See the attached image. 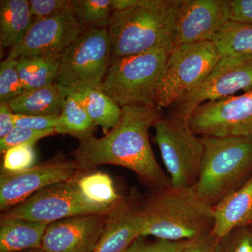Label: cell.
<instances>
[{
    "instance_id": "cell-1",
    "label": "cell",
    "mask_w": 252,
    "mask_h": 252,
    "mask_svg": "<svg viewBox=\"0 0 252 252\" xmlns=\"http://www.w3.org/2000/svg\"><path fill=\"white\" fill-rule=\"evenodd\" d=\"M158 108L137 104L122 107L117 125L103 137L91 136L79 140L73 152L74 161L81 170L102 165L126 167L155 189L171 185L149 142V129L160 118Z\"/></svg>"
},
{
    "instance_id": "cell-2",
    "label": "cell",
    "mask_w": 252,
    "mask_h": 252,
    "mask_svg": "<svg viewBox=\"0 0 252 252\" xmlns=\"http://www.w3.org/2000/svg\"><path fill=\"white\" fill-rule=\"evenodd\" d=\"M180 0H137L128 9L114 11L108 31L112 61L152 50L172 51Z\"/></svg>"
},
{
    "instance_id": "cell-3",
    "label": "cell",
    "mask_w": 252,
    "mask_h": 252,
    "mask_svg": "<svg viewBox=\"0 0 252 252\" xmlns=\"http://www.w3.org/2000/svg\"><path fill=\"white\" fill-rule=\"evenodd\" d=\"M141 206L146 218L141 237L176 243L213 230V207L199 198L193 187L156 189Z\"/></svg>"
},
{
    "instance_id": "cell-4",
    "label": "cell",
    "mask_w": 252,
    "mask_h": 252,
    "mask_svg": "<svg viewBox=\"0 0 252 252\" xmlns=\"http://www.w3.org/2000/svg\"><path fill=\"white\" fill-rule=\"evenodd\" d=\"M204 154L193 188L214 207L252 176V138L201 137Z\"/></svg>"
},
{
    "instance_id": "cell-5",
    "label": "cell",
    "mask_w": 252,
    "mask_h": 252,
    "mask_svg": "<svg viewBox=\"0 0 252 252\" xmlns=\"http://www.w3.org/2000/svg\"><path fill=\"white\" fill-rule=\"evenodd\" d=\"M170 53L155 49L113 60L99 89L121 107L156 106V90Z\"/></svg>"
},
{
    "instance_id": "cell-6",
    "label": "cell",
    "mask_w": 252,
    "mask_h": 252,
    "mask_svg": "<svg viewBox=\"0 0 252 252\" xmlns=\"http://www.w3.org/2000/svg\"><path fill=\"white\" fill-rule=\"evenodd\" d=\"M111 63L107 28L88 30L61 55L56 84L66 97L86 89H99Z\"/></svg>"
},
{
    "instance_id": "cell-7",
    "label": "cell",
    "mask_w": 252,
    "mask_h": 252,
    "mask_svg": "<svg viewBox=\"0 0 252 252\" xmlns=\"http://www.w3.org/2000/svg\"><path fill=\"white\" fill-rule=\"evenodd\" d=\"M220 56L213 41L183 44L175 48L167 60L156 90L158 108L172 107L210 74Z\"/></svg>"
},
{
    "instance_id": "cell-8",
    "label": "cell",
    "mask_w": 252,
    "mask_h": 252,
    "mask_svg": "<svg viewBox=\"0 0 252 252\" xmlns=\"http://www.w3.org/2000/svg\"><path fill=\"white\" fill-rule=\"evenodd\" d=\"M154 140L175 187H193L201 167L204 145L188 123L172 117L160 118L154 125Z\"/></svg>"
},
{
    "instance_id": "cell-9",
    "label": "cell",
    "mask_w": 252,
    "mask_h": 252,
    "mask_svg": "<svg viewBox=\"0 0 252 252\" xmlns=\"http://www.w3.org/2000/svg\"><path fill=\"white\" fill-rule=\"evenodd\" d=\"M77 178L36 192L23 203L4 212L2 217L51 223L81 215L108 214L115 208L89 200L79 189Z\"/></svg>"
},
{
    "instance_id": "cell-10",
    "label": "cell",
    "mask_w": 252,
    "mask_h": 252,
    "mask_svg": "<svg viewBox=\"0 0 252 252\" xmlns=\"http://www.w3.org/2000/svg\"><path fill=\"white\" fill-rule=\"evenodd\" d=\"M252 89V56H222L210 74L172 107V117L188 123L200 104Z\"/></svg>"
},
{
    "instance_id": "cell-11",
    "label": "cell",
    "mask_w": 252,
    "mask_h": 252,
    "mask_svg": "<svg viewBox=\"0 0 252 252\" xmlns=\"http://www.w3.org/2000/svg\"><path fill=\"white\" fill-rule=\"evenodd\" d=\"M188 124L200 137L252 138V89L240 95L200 104Z\"/></svg>"
},
{
    "instance_id": "cell-12",
    "label": "cell",
    "mask_w": 252,
    "mask_h": 252,
    "mask_svg": "<svg viewBox=\"0 0 252 252\" xmlns=\"http://www.w3.org/2000/svg\"><path fill=\"white\" fill-rule=\"evenodd\" d=\"M84 31L74 12L34 19L22 40L11 48L8 59L61 56Z\"/></svg>"
},
{
    "instance_id": "cell-13",
    "label": "cell",
    "mask_w": 252,
    "mask_h": 252,
    "mask_svg": "<svg viewBox=\"0 0 252 252\" xmlns=\"http://www.w3.org/2000/svg\"><path fill=\"white\" fill-rule=\"evenodd\" d=\"M80 170L74 160H57L14 173L2 171L0 208L7 211L46 187L74 180Z\"/></svg>"
},
{
    "instance_id": "cell-14",
    "label": "cell",
    "mask_w": 252,
    "mask_h": 252,
    "mask_svg": "<svg viewBox=\"0 0 252 252\" xmlns=\"http://www.w3.org/2000/svg\"><path fill=\"white\" fill-rule=\"evenodd\" d=\"M230 21L228 0H180L174 49L200 41H213Z\"/></svg>"
},
{
    "instance_id": "cell-15",
    "label": "cell",
    "mask_w": 252,
    "mask_h": 252,
    "mask_svg": "<svg viewBox=\"0 0 252 252\" xmlns=\"http://www.w3.org/2000/svg\"><path fill=\"white\" fill-rule=\"evenodd\" d=\"M108 214L81 215L49 223L41 249L44 252H92Z\"/></svg>"
},
{
    "instance_id": "cell-16",
    "label": "cell",
    "mask_w": 252,
    "mask_h": 252,
    "mask_svg": "<svg viewBox=\"0 0 252 252\" xmlns=\"http://www.w3.org/2000/svg\"><path fill=\"white\" fill-rule=\"evenodd\" d=\"M146 218L141 205L124 200L109 212L92 252H127L142 236Z\"/></svg>"
},
{
    "instance_id": "cell-17",
    "label": "cell",
    "mask_w": 252,
    "mask_h": 252,
    "mask_svg": "<svg viewBox=\"0 0 252 252\" xmlns=\"http://www.w3.org/2000/svg\"><path fill=\"white\" fill-rule=\"evenodd\" d=\"M212 233L221 239L230 230L252 223V176L243 186L213 207Z\"/></svg>"
},
{
    "instance_id": "cell-18",
    "label": "cell",
    "mask_w": 252,
    "mask_h": 252,
    "mask_svg": "<svg viewBox=\"0 0 252 252\" xmlns=\"http://www.w3.org/2000/svg\"><path fill=\"white\" fill-rule=\"evenodd\" d=\"M49 223L1 217L0 252H17L41 249Z\"/></svg>"
},
{
    "instance_id": "cell-19",
    "label": "cell",
    "mask_w": 252,
    "mask_h": 252,
    "mask_svg": "<svg viewBox=\"0 0 252 252\" xmlns=\"http://www.w3.org/2000/svg\"><path fill=\"white\" fill-rule=\"evenodd\" d=\"M66 97L56 82L39 89L25 91L8 104L14 114L60 116Z\"/></svg>"
},
{
    "instance_id": "cell-20",
    "label": "cell",
    "mask_w": 252,
    "mask_h": 252,
    "mask_svg": "<svg viewBox=\"0 0 252 252\" xmlns=\"http://www.w3.org/2000/svg\"><path fill=\"white\" fill-rule=\"evenodd\" d=\"M29 1H0V45L13 48L22 40L32 23Z\"/></svg>"
},
{
    "instance_id": "cell-21",
    "label": "cell",
    "mask_w": 252,
    "mask_h": 252,
    "mask_svg": "<svg viewBox=\"0 0 252 252\" xmlns=\"http://www.w3.org/2000/svg\"><path fill=\"white\" fill-rule=\"evenodd\" d=\"M61 56L23 57L16 60L25 90L39 89L56 83Z\"/></svg>"
},
{
    "instance_id": "cell-22",
    "label": "cell",
    "mask_w": 252,
    "mask_h": 252,
    "mask_svg": "<svg viewBox=\"0 0 252 252\" xmlns=\"http://www.w3.org/2000/svg\"><path fill=\"white\" fill-rule=\"evenodd\" d=\"M74 94L85 107L91 120L96 126H101L105 134L117 125L122 116V107L100 89H86Z\"/></svg>"
},
{
    "instance_id": "cell-23",
    "label": "cell",
    "mask_w": 252,
    "mask_h": 252,
    "mask_svg": "<svg viewBox=\"0 0 252 252\" xmlns=\"http://www.w3.org/2000/svg\"><path fill=\"white\" fill-rule=\"evenodd\" d=\"M95 127L77 94L67 95L55 129L56 133L72 135L81 140L93 136Z\"/></svg>"
},
{
    "instance_id": "cell-24",
    "label": "cell",
    "mask_w": 252,
    "mask_h": 252,
    "mask_svg": "<svg viewBox=\"0 0 252 252\" xmlns=\"http://www.w3.org/2000/svg\"><path fill=\"white\" fill-rule=\"evenodd\" d=\"M213 43L221 56H252V25L230 21Z\"/></svg>"
},
{
    "instance_id": "cell-25",
    "label": "cell",
    "mask_w": 252,
    "mask_h": 252,
    "mask_svg": "<svg viewBox=\"0 0 252 252\" xmlns=\"http://www.w3.org/2000/svg\"><path fill=\"white\" fill-rule=\"evenodd\" d=\"M77 182L82 193L94 203L114 208L124 200L107 173L97 172L81 175L77 177Z\"/></svg>"
},
{
    "instance_id": "cell-26",
    "label": "cell",
    "mask_w": 252,
    "mask_h": 252,
    "mask_svg": "<svg viewBox=\"0 0 252 252\" xmlns=\"http://www.w3.org/2000/svg\"><path fill=\"white\" fill-rule=\"evenodd\" d=\"M112 0H74V12L84 31L108 27Z\"/></svg>"
},
{
    "instance_id": "cell-27",
    "label": "cell",
    "mask_w": 252,
    "mask_h": 252,
    "mask_svg": "<svg viewBox=\"0 0 252 252\" xmlns=\"http://www.w3.org/2000/svg\"><path fill=\"white\" fill-rule=\"evenodd\" d=\"M25 91L18 74L17 61L6 58L0 64V103H9Z\"/></svg>"
},
{
    "instance_id": "cell-28",
    "label": "cell",
    "mask_w": 252,
    "mask_h": 252,
    "mask_svg": "<svg viewBox=\"0 0 252 252\" xmlns=\"http://www.w3.org/2000/svg\"><path fill=\"white\" fill-rule=\"evenodd\" d=\"M36 162L34 144H24L13 147L4 154L3 171L14 173L34 166Z\"/></svg>"
},
{
    "instance_id": "cell-29",
    "label": "cell",
    "mask_w": 252,
    "mask_h": 252,
    "mask_svg": "<svg viewBox=\"0 0 252 252\" xmlns=\"http://www.w3.org/2000/svg\"><path fill=\"white\" fill-rule=\"evenodd\" d=\"M55 134V130L37 131L15 127L9 135L0 139V152L4 154L9 149L17 146L34 144L41 139Z\"/></svg>"
},
{
    "instance_id": "cell-30",
    "label": "cell",
    "mask_w": 252,
    "mask_h": 252,
    "mask_svg": "<svg viewBox=\"0 0 252 252\" xmlns=\"http://www.w3.org/2000/svg\"><path fill=\"white\" fill-rule=\"evenodd\" d=\"M222 252H252V225L237 227L221 238Z\"/></svg>"
},
{
    "instance_id": "cell-31",
    "label": "cell",
    "mask_w": 252,
    "mask_h": 252,
    "mask_svg": "<svg viewBox=\"0 0 252 252\" xmlns=\"http://www.w3.org/2000/svg\"><path fill=\"white\" fill-rule=\"evenodd\" d=\"M29 2L33 20L74 12V1L70 0H31Z\"/></svg>"
},
{
    "instance_id": "cell-32",
    "label": "cell",
    "mask_w": 252,
    "mask_h": 252,
    "mask_svg": "<svg viewBox=\"0 0 252 252\" xmlns=\"http://www.w3.org/2000/svg\"><path fill=\"white\" fill-rule=\"evenodd\" d=\"M175 252H222L221 239L210 233L177 243Z\"/></svg>"
},
{
    "instance_id": "cell-33",
    "label": "cell",
    "mask_w": 252,
    "mask_h": 252,
    "mask_svg": "<svg viewBox=\"0 0 252 252\" xmlns=\"http://www.w3.org/2000/svg\"><path fill=\"white\" fill-rule=\"evenodd\" d=\"M59 116H31L14 114L16 127L37 131L55 130ZM56 132V131H55Z\"/></svg>"
},
{
    "instance_id": "cell-34",
    "label": "cell",
    "mask_w": 252,
    "mask_h": 252,
    "mask_svg": "<svg viewBox=\"0 0 252 252\" xmlns=\"http://www.w3.org/2000/svg\"><path fill=\"white\" fill-rule=\"evenodd\" d=\"M230 21L252 25V0H228Z\"/></svg>"
},
{
    "instance_id": "cell-35",
    "label": "cell",
    "mask_w": 252,
    "mask_h": 252,
    "mask_svg": "<svg viewBox=\"0 0 252 252\" xmlns=\"http://www.w3.org/2000/svg\"><path fill=\"white\" fill-rule=\"evenodd\" d=\"M140 238L132 244L127 252H175L178 243L162 240L146 243L140 240Z\"/></svg>"
},
{
    "instance_id": "cell-36",
    "label": "cell",
    "mask_w": 252,
    "mask_h": 252,
    "mask_svg": "<svg viewBox=\"0 0 252 252\" xmlns=\"http://www.w3.org/2000/svg\"><path fill=\"white\" fill-rule=\"evenodd\" d=\"M14 114L8 103H0V139L9 135L16 127Z\"/></svg>"
},
{
    "instance_id": "cell-37",
    "label": "cell",
    "mask_w": 252,
    "mask_h": 252,
    "mask_svg": "<svg viewBox=\"0 0 252 252\" xmlns=\"http://www.w3.org/2000/svg\"><path fill=\"white\" fill-rule=\"evenodd\" d=\"M137 0H112V10L114 11H124L135 4Z\"/></svg>"
},
{
    "instance_id": "cell-38",
    "label": "cell",
    "mask_w": 252,
    "mask_h": 252,
    "mask_svg": "<svg viewBox=\"0 0 252 252\" xmlns=\"http://www.w3.org/2000/svg\"><path fill=\"white\" fill-rule=\"evenodd\" d=\"M44 252V250L42 249H37V250H28L27 252Z\"/></svg>"
},
{
    "instance_id": "cell-39",
    "label": "cell",
    "mask_w": 252,
    "mask_h": 252,
    "mask_svg": "<svg viewBox=\"0 0 252 252\" xmlns=\"http://www.w3.org/2000/svg\"></svg>"
}]
</instances>
